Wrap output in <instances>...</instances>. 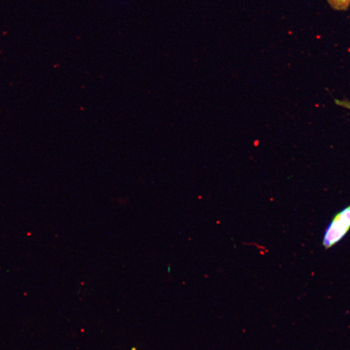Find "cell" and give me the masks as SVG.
Here are the masks:
<instances>
[{
	"instance_id": "2",
	"label": "cell",
	"mask_w": 350,
	"mask_h": 350,
	"mask_svg": "<svg viewBox=\"0 0 350 350\" xmlns=\"http://www.w3.org/2000/svg\"><path fill=\"white\" fill-rule=\"evenodd\" d=\"M332 7L338 11L346 10L350 5V0H327Z\"/></svg>"
},
{
	"instance_id": "3",
	"label": "cell",
	"mask_w": 350,
	"mask_h": 350,
	"mask_svg": "<svg viewBox=\"0 0 350 350\" xmlns=\"http://www.w3.org/2000/svg\"><path fill=\"white\" fill-rule=\"evenodd\" d=\"M335 102H336V104L339 105H340L343 107H345V108H347V109H350V102L348 101V100H336Z\"/></svg>"
},
{
	"instance_id": "1",
	"label": "cell",
	"mask_w": 350,
	"mask_h": 350,
	"mask_svg": "<svg viewBox=\"0 0 350 350\" xmlns=\"http://www.w3.org/2000/svg\"><path fill=\"white\" fill-rule=\"evenodd\" d=\"M350 230V205L336 213L327 226L323 236L322 244L329 249L337 244Z\"/></svg>"
}]
</instances>
